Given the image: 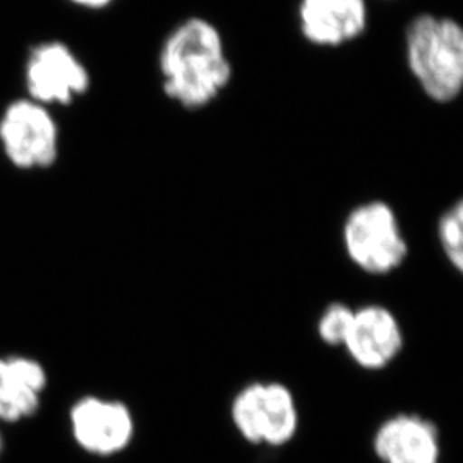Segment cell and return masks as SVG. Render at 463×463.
<instances>
[{"instance_id":"4","label":"cell","mask_w":463,"mask_h":463,"mask_svg":"<svg viewBox=\"0 0 463 463\" xmlns=\"http://www.w3.org/2000/svg\"><path fill=\"white\" fill-rule=\"evenodd\" d=\"M231 417L241 437L258 446H283L298 429L294 394L280 383H251L241 388L232 402Z\"/></svg>"},{"instance_id":"15","label":"cell","mask_w":463,"mask_h":463,"mask_svg":"<svg viewBox=\"0 0 463 463\" xmlns=\"http://www.w3.org/2000/svg\"><path fill=\"white\" fill-rule=\"evenodd\" d=\"M5 450V437L4 432H2V429H0V458L4 455Z\"/></svg>"},{"instance_id":"3","label":"cell","mask_w":463,"mask_h":463,"mask_svg":"<svg viewBox=\"0 0 463 463\" xmlns=\"http://www.w3.org/2000/svg\"><path fill=\"white\" fill-rule=\"evenodd\" d=\"M344 244L352 262L373 276L394 271L408 256L399 220L392 206L381 201L365 202L349 213Z\"/></svg>"},{"instance_id":"7","label":"cell","mask_w":463,"mask_h":463,"mask_svg":"<svg viewBox=\"0 0 463 463\" xmlns=\"http://www.w3.org/2000/svg\"><path fill=\"white\" fill-rule=\"evenodd\" d=\"M72 437L95 456H113L133 441L134 419L124 402L85 396L70 411Z\"/></svg>"},{"instance_id":"13","label":"cell","mask_w":463,"mask_h":463,"mask_svg":"<svg viewBox=\"0 0 463 463\" xmlns=\"http://www.w3.org/2000/svg\"><path fill=\"white\" fill-rule=\"evenodd\" d=\"M354 312L355 310L347 307L346 304H330L317 322V335L322 342L330 346H344L351 330Z\"/></svg>"},{"instance_id":"12","label":"cell","mask_w":463,"mask_h":463,"mask_svg":"<svg viewBox=\"0 0 463 463\" xmlns=\"http://www.w3.org/2000/svg\"><path fill=\"white\" fill-rule=\"evenodd\" d=\"M438 238L447 259L463 274V197L439 219Z\"/></svg>"},{"instance_id":"8","label":"cell","mask_w":463,"mask_h":463,"mask_svg":"<svg viewBox=\"0 0 463 463\" xmlns=\"http://www.w3.org/2000/svg\"><path fill=\"white\" fill-rule=\"evenodd\" d=\"M402 346L401 324L388 308L372 304L354 312L344 347L360 367L383 369L401 354Z\"/></svg>"},{"instance_id":"9","label":"cell","mask_w":463,"mask_h":463,"mask_svg":"<svg viewBox=\"0 0 463 463\" xmlns=\"http://www.w3.org/2000/svg\"><path fill=\"white\" fill-rule=\"evenodd\" d=\"M298 18L308 43L339 47L364 32L367 5L365 0H301Z\"/></svg>"},{"instance_id":"6","label":"cell","mask_w":463,"mask_h":463,"mask_svg":"<svg viewBox=\"0 0 463 463\" xmlns=\"http://www.w3.org/2000/svg\"><path fill=\"white\" fill-rule=\"evenodd\" d=\"M27 90L43 106H67L90 90L85 63L63 43H45L32 52L26 70Z\"/></svg>"},{"instance_id":"11","label":"cell","mask_w":463,"mask_h":463,"mask_svg":"<svg viewBox=\"0 0 463 463\" xmlns=\"http://www.w3.org/2000/svg\"><path fill=\"white\" fill-rule=\"evenodd\" d=\"M374 450L385 463H438L437 428L419 415H396L379 428Z\"/></svg>"},{"instance_id":"10","label":"cell","mask_w":463,"mask_h":463,"mask_svg":"<svg viewBox=\"0 0 463 463\" xmlns=\"http://www.w3.org/2000/svg\"><path fill=\"white\" fill-rule=\"evenodd\" d=\"M47 385L49 374L40 361L26 355L0 356V423L33 417Z\"/></svg>"},{"instance_id":"1","label":"cell","mask_w":463,"mask_h":463,"mask_svg":"<svg viewBox=\"0 0 463 463\" xmlns=\"http://www.w3.org/2000/svg\"><path fill=\"white\" fill-rule=\"evenodd\" d=\"M160 74L165 94L181 108L197 110L219 99L232 79L219 29L201 17L175 27L161 47Z\"/></svg>"},{"instance_id":"14","label":"cell","mask_w":463,"mask_h":463,"mask_svg":"<svg viewBox=\"0 0 463 463\" xmlns=\"http://www.w3.org/2000/svg\"><path fill=\"white\" fill-rule=\"evenodd\" d=\"M70 2L77 6H81V8L101 9L113 4L115 0H70Z\"/></svg>"},{"instance_id":"5","label":"cell","mask_w":463,"mask_h":463,"mask_svg":"<svg viewBox=\"0 0 463 463\" xmlns=\"http://www.w3.org/2000/svg\"><path fill=\"white\" fill-rule=\"evenodd\" d=\"M0 142L17 169H49L58 160V125L47 108L33 99H20L6 109Z\"/></svg>"},{"instance_id":"2","label":"cell","mask_w":463,"mask_h":463,"mask_svg":"<svg viewBox=\"0 0 463 463\" xmlns=\"http://www.w3.org/2000/svg\"><path fill=\"white\" fill-rule=\"evenodd\" d=\"M406 61L429 99L450 103L463 90V26L453 18L420 14L405 33Z\"/></svg>"}]
</instances>
